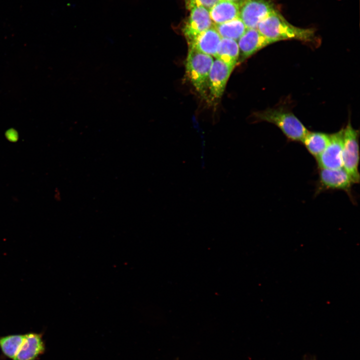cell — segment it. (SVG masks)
I'll list each match as a JSON object with an SVG mask.
<instances>
[{"label": "cell", "instance_id": "2e32d148", "mask_svg": "<svg viewBox=\"0 0 360 360\" xmlns=\"http://www.w3.org/2000/svg\"><path fill=\"white\" fill-rule=\"evenodd\" d=\"M222 38L238 41L247 28L238 17L230 21L213 26Z\"/></svg>", "mask_w": 360, "mask_h": 360}, {"label": "cell", "instance_id": "ac0fdd59", "mask_svg": "<svg viewBox=\"0 0 360 360\" xmlns=\"http://www.w3.org/2000/svg\"><path fill=\"white\" fill-rule=\"evenodd\" d=\"M220 0H185L186 8L189 9L194 6H202L208 10Z\"/></svg>", "mask_w": 360, "mask_h": 360}, {"label": "cell", "instance_id": "3957f363", "mask_svg": "<svg viewBox=\"0 0 360 360\" xmlns=\"http://www.w3.org/2000/svg\"><path fill=\"white\" fill-rule=\"evenodd\" d=\"M214 60L211 56L189 48L186 62V72L192 84L202 96L208 89V78Z\"/></svg>", "mask_w": 360, "mask_h": 360}, {"label": "cell", "instance_id": "7c38bea8", "mask_svg": "<svg viewBox=\"0 0 360 360\" xmlns=\"http://www.w3.org/2000/svg\"><path fill=\"white\" fill-rule=\"evenodd\" d=\"M221 38V36L213 26L202 33L189 44V48L214 56Z\"/></svg>", "mask_w": 360, "mask_h": 360}, {"label": "cell", "instance_id": "5b68a950", "mask_svg": "<svg viewBox=\"0 0 360 360\" xmlns=\"http://www.w3.org/2000/svg\"><path fill=\"white\" fill-rule=\"evenodd\" d=\"M276 10L272 0H245L240 6L239 18L247 28H256L262 20Z\"/></svg>", "mask_w": 360, "mask_h": 360}, {"label": "cell", "instance_id": "6da1fadb", "mask_svg": "<svg viewBox=\"0 0 360 360\" xmlns=\"http://www.w3.org/2000/svg\"><path fill=\"white\" fill-rule=\"evenodd\" d=\"M256 28L274 43L290 40L311 42L315 36L314 29L301 28L292 25L278 10L274 11L262 20Z\"/></svg>", "mask_w": 360, "mask_h": 360}, {"label": "cell", "instance_id": "5bb4252c", "mask_svg": "<svg viewBox=\"0 0 360 360\" xmlns=\"http://www.w3.org/2000/svg\"><path fill=\"white\" fill-rule=\"evenodd\" d=\"M214 56L234 68L238 60L240 50L237 41L222 38Z\"/></svg>", "mask_w": 360, "mask_h": 360}, {"label": "cell", "instance_id": "d6986e66", "mask_svg": "<svg viewBox=\"0 0 360 360\" xmlns=\"http://www.w3.org/2000/svg\"><path fill=\"white\" fill-rule=\"evenodd\" d=\"M225 0L234 2L238 4L240 6L245 0Z\"/></svg>", "mask_w": 360, "mask_h": 360}, {"label": "cell", "instance_id": "8992f818", "mask_svg": "<svg viewBox=\"0 0 360 360\" xmlns=\"http://www.w3.org/2000/svg\"><path fill=\"white\" fill-rule=\"evenodd\" d=\"M353 182L343 168L331 170L319 168L316 192L327 190H342L352 198Z\"/></svg>", "mask_w": 360, "mask_h": 360}, {"label": "cell", "instance_id": "8fae6325", "mask_svg": "<svg viewBox=\"0 0 360 360\" xmlns=\"http://www.w3.org/2000/svg\"><path fill=\"white\" fill-rule=\"evenodd\" d=\"M45 350L43 333L28 332L24 334L21 347L14 360H37Z\"/></svg>", "mask_w": 360, "mask_h": 360}, {"label": "cell", "instance_id": "ba28073f", "mask_svg": "<svg viewBox=\"0 0 360 360\" xmlns=\"http://www.w3.org/2000/svg\"><path fill=\"white\" fill-rule=\"evenodd\" d=\"M343 142L344 128L330 134L328 145L316 158L318 168L336 170L342 168Z\"/></svg>", "mask_w": 360, "mask_h": 360}, {"label": "cell", "instance_id": "e0dca14e", "mask_svg": "<svg viewBox=\"0 0 360 360\" xmlns=\"http://www.w3.org/2000/svg\"><path fill=\"white\" fill-rule=\"evenodd\" d=\"M24 334H13L0 336V349L3 356L14 360L22 344Z\"/></svg>", "mask_w": 360, "mask_h": 360}, {"label": "cell", "instance_id": "277c9868", "mask_svg": "<svg viewBox=\"0 0 360 360\" xmlns=\"http://www.w3.org/2000/svg\"><path fill=\"white\" fill-rule=\"evenodd\" d=\"M359 135V130L354 129L349 121L344 128L342 168L348 174L354 184H358L360 180L358 171Z\"/></svg>", "mask_w": 360, "mask_h": 360}, {"label": "cell", "instance_id": "7a4b0ae2", "mask_svg": "<svg viewBox=\"0 0 360 360\" xmlns=\"http://www.w3.org/2000/svg\"><path fill=\"white\" fill-rule=\"evenodd\" d=\"M254 116L276 125L290 141L302 142L308 132L292 112L283 108H267L256 112Z\"/></svg>", "mask_w": 360, "mask_h": 360}, {"label": "cell", "instance_id": "9c48e42d", "mask_svg": "<svg viewBox=\"0 0 360 360\" xmlns=\"http://www.w3.org/2000/svg\"><path fill=\"white\" fill-rule=\"evenodd\" d=\"M234 68L218 59L214 60L208 78V89L212 98L222 96Z\"/></svg>", "mask_w": 360, "mask_h": 360}, {"label": "cell", "instance_id": "30bf717a", "mask_svg": "<svg viewBox=\"0 0 360 360\" xmlns=\"http://www.w3.org/2000/svg\"><path fill=\"white\" fill-rule=\"evenodd\" d=\"M272 43L273 42L264 36L257 28H247L238 40L242 60Z\"/></svg>", "mask_w": 360, "mask_h": 360}, {"label": "cell", "instance_id": "52a82bcc", "mask_svg": "<svg viewBox=\"0 0 360 360\" xmlns=\"http://www.w3.org/2000/svg\"><path fill=\"white\" fill-rule=\"evenodd\" d=\"M190 12L184 22L182 31L190 44L202 33L213 26L209 10L202 6H194L188 9Z\"/></svg>", "mask_w": 360, "mask_h": 360}, {"label": "cell", "instance_id": "4fadbf2b", "mask_svg": "<svg viewBox=\"0 0 360 360\" xmlns=\"http://www.w3.org/2000/svg\"><path fill=\"white\" fill-rule=\"evenodd\" d=\"M209 13L214 25L222 24L239 17L240 5L220 0L209 10Z\"/></svg>", "mask_w": 360, "mask_h": 360}, {"label": "cell", "instance_id": "9a60e30c", "mask_svg": "<svg viewBox=\"0 0 360 360\" xmlns=\"http://www.w3.org/2000/svg\"><path fill=\"white\" fill-rule=\"evenodd\" d=\"M330 139V134L308 131L302 142L311 155L316 158L325 150Z\"/></svg>", "mask_w": 360, "mask_h": 360}]
</instances>
